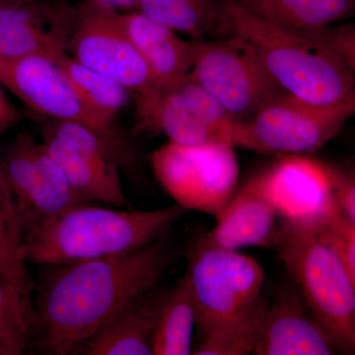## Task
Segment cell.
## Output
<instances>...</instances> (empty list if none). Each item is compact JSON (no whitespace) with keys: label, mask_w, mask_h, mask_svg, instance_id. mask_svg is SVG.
<instances>
[{"label":"cell","mask_w":355,"mask_h":355,"mask_svg":"<svg viewBox=\"0 0 355 355\" xmlns=\"http://www.w3.org/2000/svg\"><path fill=\"white\" fill-rule=\"evenodd\" d=\"M128 36L144 58L155 88L165 90L188 79L193 60V42L137 11L121 13Z\"/></svg>","instance_id":"obj_17"},{"label":"cell","mask_w":355,"mask_h":355,"mask_svg":"<svg viewBox=\"0 0 355 355\" xmlns=\"http://www.w3.org/2000/svg\"><path fill=\"white\" fill-rule=\"evenodd\" d=\"M270 304L238 321L222 324L200 336L195 355L253 354L260 340Z\"/></svg>","instance_id":"obj_25"},{"label":"cell","mask_w":355,"mask_h":355,"mask_svg":"<svg viewBox=\"0 0 355 355\" xmlns=\"http://www.w3.org/2000/svg\"><path fill=\"white\" fill-rule=\"evenodd\" d=\"M76 20V6L67 0H31L0 6V55H44L67 53Z\"/></svg>","instance_id":"obj_14"},{"label":"cell","mask_w":355,"mask_h":355,"mask_svg":"<svg viewBox=\"0 0 355 355\" xmlns=\"http://www.w3.org/2000/svg\"><path fill=\"white\" fill-rule=\"evenodd\" d=\"M55 60L89 108L116 125V116L127 106L132 93L114 79L77 62L67 53L58 55Z\"/></svg>","instance_id":"obj_24"},{"label":"cell","mask_w":355,"mask_h":355,"mask_svg":"<svg viewBox=\"0 0 355 355\" xmlns=\"http://www.w3.org/2000/svg\"><path fill=\"white\" fill-rule=\"evenodd\" d=\"M19 118V111L9 102L0 85V133L13 127Z\"/></svg>","instance_id":"obj_30"},{"label":"cell","mask_w":355,"mask_h":355,"mask_svg":"<svg viewBox=\"0 0 355 355\" xmlns=\"http://www.w3.org/2000/svg\"><path fill=\"white\" fill-rule=\"evenodd\" d=\"M335 343L306 307L293 284L282 286L268 308L253 354L331 355Z\"/></svg>","instance_id":"obj_15"},{"label":"cell","mask_w":355,"mask_h":355,"mask_svg":"<svg viewBox=\"0 0 355 355\" xmlns=\"http://www.w3.org/2000/svg\"><path fill=\"white\" fill-rule=\"evenodd\" d=\"M95 1L111 7L119 12L125 13L135 10V1L137 0H95Z\"/></svg>","instance_id":"obj_31"},{"label":"cell","mask_w":355,"mask_h":355,"mask_svg":"<svg viewBox=\"0 0 355 355\" xmlns=\"http://www.w3.org/2000/svg\"><path fill=\"white\" fill-rule=\"evenodd\" d=\"M338 171L305 154H287L256 176L280 223L314 229L342 211L334 197Z\"/></svg>","instance_id":"obj_13"},{"label":"cell","mask_w":355,"mask_h":355,"mask_svg":"<svg viewBox=\"0 0 355 355\" xmlns=\"http://www.w3.org/2000/svg\"><path fill=\"white\" fill-rule=\"evenodd\" d=\"M272 249L338 352H355V282L310 228L280 223Z\"/></svg>","instance_id":"obj_4"},{"label":"cell","mask_w":355,"mask_h":355,"mask_svg":"<svg viewBox=\"0 0 355 355\" xmlns=\"http://www.w3.org/2000/svg\"><path fill=\"white\" fill-rule=\"evenodd\" d=\"M28 1L31 0H0V6H18Z\"/></svg>","instance_id":"obj_32"},{"label":"cell","mask_w":355,"mask_h":355,"mask_svg":"<svg viewBox=\"0 0 355 355\" xmlns=\"http://www.w3.org/2000/svg\"><path fill=\"white\" fill-rule=\"evenodd\" d=\"M135 11L193 40L221 36L217 0H137Z\"/></svg>","instance_id":"obj_23"},{"label":"cell","mask_w":355,"mask_h":355,"mask_svg":"<svg viewBox=\"0 0 355 355\" xmlns=\"http://www.w3.org/2000/svg\"><path fill=\"white\" fill-rule=\"evenodd\" d=\"M355 105L312 104L286 92L266 102L256 113L231 128V144L263 154H306L335 139Z\"/></svg>","instance_id":"obj_5"},{"label":"cell","mask_w":355,"mask_h":355,"mask_svg":"<svg viewBox=\"0 0 355 355\" xmlns=\"http://www.w3.org/2000/svg\"><path fill=\"white\" fill-rule=\"evenodd\" d=\"M0 85L43 119L83 123L97 132L123 169L135 168V153L114 123L89 108L55 58L0 55Z\"/></svg>","instance_id":"obj_7"},{"label":"cell","mask_w":355,"mask_h":355,"mask_svg":"<svg viewBox=\"0 0 355 355\" xmlns=\"http://www.w3.org/2000/svg\"><path fill=\"white\" fill-rule=\"evenodd\" d=\"M189 258L186 277L200 336L268 305L261 295L265 272L251 257L198 241Z\"/></svg>","instance_id":"obj_6"},{"label":"cell","mask_w":355,"mask_h":355,"mask_svg":"<svg viewBox=\"0 0 355 355\" xmlns=\"http://www.w3.org/2000/svg\"><path fill=\"white\" fill-rule=\"evenodd\" d=\"M34 319L0 277V355H20L34 331Z\"/></svg>","instance_id":"obj_26"},{"label":"cell","mask_w":355,"mask_h":355,"mask_svg":"<svg viewBox=\"0 0 355 355\" xmlns=\"http://www.w3.org/2000/svg\"><path fill=\"white\" fill-rule=\"evenodd\" d=\"M0 169L15 203L23 236L69 207L87 202L70 186L44 144L28 132L0 148Z\"/></svg>","instance_id":"obj_9"},{"label":"cell","mask_w":355,"mask_h":355,"mask_svg":"<svg viewBox=\"0 0 355 355\" xmlns=\"http://www.w3.org/2000/svg\"><path fill=\"white\" fill-rule=\"evenodd\" d=\"M327 26L306 35L305 37L323 44L338 57L342 58L350 69L355 70L354 24ZM303 36V35H302Z\"/></svg>","instance_id":"obj_28"},{"label":"cell","mask_w":355,"mask_h":355,"mask_svg":"<svg viewBox=\"0 0 355 355\" xmlns=\"http://www.w3.org/2000/svg\"><path fill=\"white\" fill-rule=\"evenodd\" d=\"M165 293L150 291L119 311L76 354L150 355Z\"/></svg>","instance_id":"obj_18"},{"label":"cell","mask_w":355,"mask_h":355,"mask_svg":"<svg viewBox=\"0 0 355 355\" xmlns=\"http://www.w3.org/2000/svg\"><path fill=\"white\" fill-rule=\"evenodd\" d=\"M189 78L220 103L235 121L256 113L284 92L261 62L232 40H193Z\"/></svg>","instance_id":"obj_10"},{"label":"cell","mask_w":355,"mask_h":355,"mask_svg":"<svg viewBox=\"0 0 355 355\" xmlns=\"http://www.w3.org/2000/svg\"><path fill=\"white\" fill-rule=\"evenodd\" d=\"M0 277L35 322L34 282L25 260L24 236L15 203L0 169Z\"/></svg>","instance_id":"obj_21"},{"label":"cell","mask_w":355,"mask_h":355,"mask_svg":"<svg viewBox=\"0 0 355 355\" xmlns=\"http://www.w3.org/2000/svg\"><path fill=\"white\" fill-rule=\"evenodd\" d=\"M133 97L135 128L139 132L163 135L170 142L184 146L230 142L236 121L216 98L189 77L175 87L156 88Z\"/></svg>","instance_id":"obj_11"},{"label":"cell","mask_w":355,"mask_h":355,"mask_svg":"<svg viewBox=\"0 0 355 355\" xmlns=\"http://www.w3.org/2000/svg\"><path fill=\"white\" fill-rule=\"evenodd\" d=\"M256 17L295 34L309 35L352 17L355 0H234Z\"/></svg>","instance_id":"obj_20"},{"label":"cell","mask_w":355,"mask_h":355,"mask_svg":"<svg viewBox=\"0 0 355 355\" xmlns=\"http://www.w3.org/2000/svg\"><path fill=\"white\" fill-rule=\"evenodd\" d=\"M154 174L178 205L216 217L239 188L240 167L228 141H168L150 155Z\"/></svg>","instance_id":"obj_8"},{"label":"cell","mask_w":355,"mask_h":355,"mask_svg":"<svg viewBox=\"0 0 355 355\" xmlns=\"http://www.w3.org/2000/svg\"><path fill=\"white\" fill-rule=\"evenodd\" d=\"M279 216L261 191L256 175L238 188L216 217V224L198 241L238 251L245 247L272 248Z\"/></svg>","instance_id":"obj_16"},{"label":"cell","mask_w":355,"mask_h":355,"mask_svg":"<svg viewBox=\"0 0 355 355\" xmlns=\"http://www.w3.org/2000/svg\"><path fill=\"white\" fill-rule=\"evenodd\" d=\"M187 210H121L78 203L24 233L28 263L58 266L130 253L166 234Z\"/></svg>","instance_id":"obj_3"},{"label":"cell","mask_w":355,"mask_h":355,"mask_svg":"<svg viewBox=\"0 0 355 355\" xmlns=\"http://www.w3.org/2000/svg\"><path fill=\"white\" fill-rule=\"evenodd\" d=\"M312 230L336 254L355 282V221L338 211Z\"/></svg>","instance_id":"obj_27"},{"label":"cell","mask_w":355,"mask_h":355,"mask_svg":"<svg viewBox=\"0 0 355 355\" xmlns=\"http://www.w3.org/2000/svg\"><path fill=\"white\" fill-rule=\"evenodd\" d=\"M67 53L89 69L121 83L132 96L156 89L123 26L121 13L95 0L77 4L76 25Z\"/></svg>","instance_id":"obj_12"},{"label":"cell","mask_w":355,"mask_h":355,"mask_svg":"<svg viewBox=\"0 0 355 355\" xmlns=\"http://www.w3.org/2000/svg\"><path fill=\"white\" fill-rule=\"evenodd\" d=\"M197 309L186 275L164 294L153 340V355L193 354Z\"/></svg>","instance_id":"obj_22"},{"label":"cell","mask_w":355,"mask_h":355,"mask_svg":"<svg viewBox=\"0 0 355 355\" xmlns=\"http://www.w3.org/2000/svg\"><path fill=\"white\" fill-rule=\"evenodd\" d=\"M334 197L338 209L355 221V177L354 173L340 169L336 177Z\"/></svg>","instance_id":"obj_29"},{"label":"cell","mask_w":355,"mask_h":355,"mask_svg":"<svg viewBox=\"0 0 355 355\" xmlns=\"http://www.w3.org/2000/svg\"><path fill=\"white\" fill-rule=\"evenodd\" d=\"M162 243L106 258L53 266L35 299V328L48 354H76L119 311L153 291L169 265Z\"/></svg>","instance_id":"obj_1"},{"label":"cell","mask_w":355,"mask_h":355,"mask_svg":"<svg viewBox=\"0 0 355 355\" xmlns=\"http://www.w3.org/2000/svg\"><path fill=\"white\" fill-rule=\"evenodd\" d=\"M43 133L44 148L57 161L77 195L85 202L108 203L116 209L128 207L120 173L109 171L64 139Z\"/></svg>","instance_id":"obj_19"},{"label":"cell","mask_w":355,"mask_h":355,"mask_svg":"<svg viewBox=\"0 0 355 355\" xmlns=\"http://www.w3.org/2000/svg\"><path fill=\"white\" fill-rule=\"evenodd\" d=\"M221 36L252 53L284 92L312 104L355 105V70L307 37L256 17L234 0H217Z\"/></svg>","instance_id":"obj_2"}]
</instances>
